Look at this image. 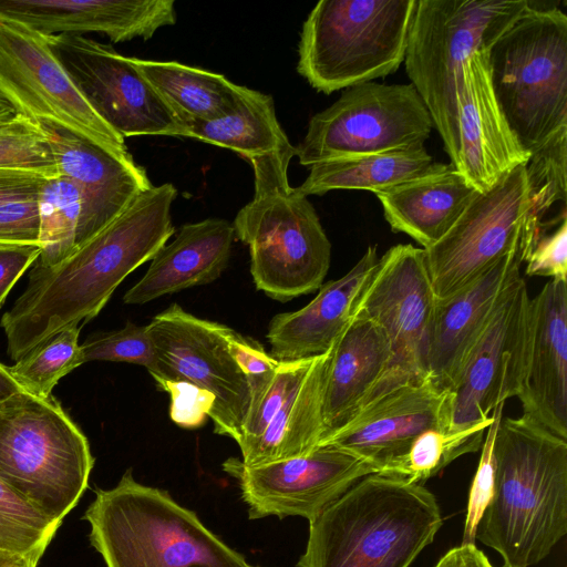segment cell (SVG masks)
Segmentation results:
<instances>
[{"instance_id":"obj_38","label":"cell","mask_w":567,"mask_h":567,"mask_svg":"<svg viewBox=\"0 0 567 567\" xmlns=\"http://www.w3.org/2000/svg\"><path fill=\"white\" fill-rule=\"evenodd\" d=\"M82 362L113 361L144 367L150 374L157 362L147 326L127 322L122 329L96 332L80 344Z\"/></svg>"},{"instance_id":"obj_17","label":"cell","mask_w":567,"mask_h":567,"mask_svg":"<svg viewBox=\"0 0 567 567\" xmlns=\"http://www.w3.org/2000/svg\"><path fill=\"white\" fill-rule=\"evenodd\" d=\"M530 297L523 277L505 291L468 353L451 391L449 431L491 419L493 410L523 388Z\"/></svg>"},{"instance_id":"obj_48","label":"cell","mask_w":567,"mask_h":567,"mask_svg":"<svg viewBox=\"0 0 567 567\" xmlns=\"http://www.w3.org/2000/svg\"><path fill=\"white\" fill-rule=\"evenodd\" d=\"M44 551L39 549L30 554H14L0 550V567H37Z\"/></svg>"},{"instance_id":"obj_8","label":"cell","mask_w":567,"mask_h":567,"mask_svg":"<svg viewBox=\"0 0 567 567\" xmlns=\"http://www.w3.org/2000/svg\"><path fill=\"white\" fill-rule=\"evenodd\" d=\"M487 59L495 97L529 154L567 130V16L560 9L529 2Z\"/></svg>"},{"instance_id":"obj_24","label":"cell","mask_w":567,"mask_h":567,"mask_svg":"<svg viewBox=\"0 0 567 567\" xmlns=\"http://www.w3.org/2000/svg\"><path fill=\"white\" fill-rule=\"evenodd\" d=\"M378 260L377 247L369 246L344 276L322 284L308 305L272 317L266 334L270 355L297 361L328 352L354 317Z\"/></svg>"},{"instance_id":"obj_1","label":"cell","mask_w":567,"mask_h":567,"mask_svg":"<svg viewBox=\"0 0 567 567\" xmlns=\"http://www.w3.org/2000/svg\"><path fill=\"white\" fill-rule=\"evenodd\" d=\"M175 186H151L60 262H34L24 291L1 318L7 352L18 361L59 331L96 317L120 284L175 233Z\"/></svg>"},{"instance_id":"obj_16","label":"cell","mask_w":567,"mask_h":567,"mask_svg":"<svg viewBox=\"0 0 567 567\" xmlns=\"http://www.w3.org/2000/svg\"><path fill=\"white\" fill-rule=\"evenodd\" d=\"M221 468L236 481L249 519L300 516L308 522L357 481L379 473L371 463L329 444L301 456L257 466L229 457Z\"/></svg>"},{"instance_id":"obj_36","label":"cell","mask_w":567,"mask_h":567,"mask_svg":"<svg viewBox=\"0 0 567 567\" xmlns=\"http://www.w3.org/2000/svg\"><path fill=\"white\" fill-rule=\"evenodd\" d=\"M0 169L60 176L42 124L19 114L0 117Z\"/></svg>"},{"instance_id":"obj_11","label":"cell","mask_w":567,"mask_h":567,"mask_svg":"<svg viewBox=\"0 0 567 567\" xmlns=\"http://www.w3.org/2000/svg\"><path fill=\"white\" fill-rule=\"evenodd\" d=\"M0 97L16 114L68 131L115 154L131 155L82 96L53 54L49 35L0 18Z\"/></svg>"},{"instance_id":"obj_31","label":"cell","mask_w":567,"mask_h":567,"mask_svg":"<svg viewBox=\"0 0 567 567\" xmlns=\"http://www.w3.org/2000/svg\"><path fill=\"white\" fill-rule=\"evenodd\" d=\"M183 136L228 148L247 161L295 148L277 120L272 96L243 85L231 112L185 124Z\"/></svg>"},{"instance_id":"obj_18","label":"cell","mask_w":567,"mask_h":567,"mask_svg":"<svg viewBox=\"0 0 567 567\" xmlns=\"http://www.w3.org/2000/svg\"><path fill=\"white\" fill-rule=\"evenodd\" d=\"M450 414L451 391L437 388L429 377L371 401L319 445L339 447L388 474L421 433L449 431Z\"/></svg>"},{"instance_id":"obj_9","label":"cell","mask_w":567,"mask_h":567,"mask_svg":"<svg viewBox=\"0 0 567 567\" xmlns=\"http://www.w3.org/2000/svg\"><path fill=\"white\" fill-rule=\"evenodd\" d=\"M416 0H321L303 22L298 73L331 94L394 73Z\"/></svg>"},{"instance_id":"obj_46","label":"cell","mask_w":567,"mask_h":567,"mask_svg":"<svg viewBox=\"0 0 567 567\" xmlns=\"http://www.w3.org/2000/svg\"><path fill=\"white\" fill-rule=\"evenodd\" d=\"M45 179L48 178L40 174L23 172L9 181L0 183V204L37 197Z\"/></svg>"},{"instance_id":"obj_3","label":"cell","mask_w":567,"mask_h":567,"mask_svg":"<svg viewBox=\"0 0 567 567\" xmlns=\"http://www.w3.org/2000/svg\"><path fill=\"white\" fill-rule=\"evenodd\" d=\"M442 524L422 484L369 474L309 522L296 567H410Z\"/></svg>"},{"instance_id":"obj_51","label":"cell","mask_w":567,"mask_h":567,"mask_svg":"<svg viewBox=\"0 0 567 567\" xmlns=\"http://www.w3.org/2000/svg\"><path fill=\"white\" fill-rule=\"evenodd\" d=\"M16 114L11 106L0 97V117L10 116Z\"/></svg>"},{"instance_id":"obj_7","label":"cell","mask_w":567,"mask_h":567,"mask_svg":"<svg viewBox=\"0 0 567 567\" xmlns=\"http://www.w3.org/2000/svg\"><path fill=\"white\" fill-rule=\"evenodd\" d=\"M94 466L90 444L53 396L21 391L0 402V481L62 524Z\"/></svg>"},{"instance_id":"obj_42","label":"cell","mask_w":567,"mask_h":567,"mask_svg":"<svg viewBox=\"0 0 567 567\" xmlns=\"http://www.w3.org/2000/svg\"><path fill=\"white\" fill-rule=\"evenodd\" d=\"M155 382L169 395V417L175 424L187 430L205 424L215 404L209 391L187 381L159 379Z\"/></svg>"},{"instance_id":"obj_26","label":"cell","mask_w":567,"mask_h":567,"mask_svg":"<svg viewBox=\"0 0 567 567\" xmlns=\"http://www.w3.org/2000/svg\"><path fill=\"white\" fill-rule=\"evenodd\" d=\"M390 361L391 347L384 331L355 313L330 350L320 443L369 402Z\"/></svg>"},{"instance_id":"obj_19","label":"cell","mask_w":567,"mask_h":567,"mask_svg":"<svg viewBox=\"0 0 567 567\" xmlns=\"http://www.w3.org/2000/svg\"><path fill=\"white\" fill-rule=\"evenodd\" d=\"M487 53H475L464 63L456 101L458 153L454 167L478 193L493 188L530 157L495 97Z\"/></svg>"},{"instance_id":"obj_10","label":"cell","mask_w":567,"mask_h":567,"mask_svg":"<svg viewBox=\"0 0 567 567\" xmlns=\"http://www.w3.org/2000/svg\"><path fill=\"white\" fill-rule=\"evenodd\" d=\"M433 123L414 86L374 81L346 89L308 123L296 146L303 166L363 154L424 146Z\"/></svg>"},{"instance_id":"obj_37","label":"cell","mask_w":567,"mask_h":567,"mask_svg":"<svg viewBox=\"0 0 567 567\" xmlns=\"http://www.w3.org/2000/svg\"><path fill=\"white\" fill-rule=\"evenodd\" d=\"M60 526L0 481V550L30 554L47 549Z\"/></svg>"},{"instance_id":"obj_22","label":"cell","mask_w":567,"mask_h":567,"mask_svg":"<svg viewBox=\"0 0 567 567\" xmlns=\"http://www.w3.org/2000/svg\"><path fill=\"white\" fill-rule=\"evenodd\" d=\"M524 259L513 251L449 299L436 300L429 341L427 371L433 383L452 390L474 344L507 288L520 277Z\"/></svg>"},{"instance_id":"obj_27","label":"cell","mask_w":567,"mask_h":567,"mask_svg":"<svg viewBox=\"0 0 567 567\" xmlns=\"http://www.w3.org/2000/svg\"><path fill=\"white\" fill-rule=\"evenodd\" d=\"M478 192L444 164L425 175L375 193L391 229L423 249L441 239Z\"/></svg>"},{"instance_id":"obj_4","label":"cell","mask_w":567,"mask_h":567,"mask_svg":"<svg viewBox=\"0 0 567 567\" xmlns=\"http://www.w3.org/2000/svg\"><path fill=\"white\" fill-rule=\"evenodd\" d=\"M94 494L82 519L106 567H266L250 564L168 491L137 482L132 468Z\"/></svg>"},{"instance_id":"obj_23","label":"cell","mask_w":567,"mask_h":567,"mask_svg":"<svg viewBox=\"0 0 567 567\" xmlns=\"http://www.w3.org/2000/svg\"><path fill=\"white\" fill-rule=\"evenodd\" d=\"M0 18L45 35L96 32L114 43L146 41L177 19L174 0H0Z\"/></svg>"},{"instance_id":"obj_44","label":"cell","mask_w":567,"mask_h":567,"mask_svg":"<svg viewBox=\"0 0 567 567\" xmlns=\"http://www.w3.org/2000/svg\"><path fill=\"white\" fill-rule=\"evenodd\" d=\"M37 199L38 196L0 204V244L39 246Z\"/></svg>"},{"instance_id":"obj_40","label":"cell","mask_w":567,"mask_h":567,"mask_svg":"<svg viewBox=\"0 0 567 567\" xmlns=\"http://www.w3.org/2000/svg\"><path fill=\"white\" fill-rule=\"evenodd\" d=\"M504 405L505 403L499 404L493 410V422L486 430V436L483 440L481 446V457L478 466L473 477L468 493V502L465 516L464 532L462 537V545L475 544L477 525L493 496V445L498 423L503 416Z\"/></svg>"},{"instance_id":"obj_45","label":"cell","mask_w":567,"mask_h":567,"mask_svg":"<svg viewBox=\"0 0 567 567\" xmlns=\"http://www.w3.org/2000/svg\"><path fill=\"white\" fill-rule=\"evenodd\" d=\"M39 256V246L0 244V309L14 284Z\"/></svg>"},{"instance_id":"obj_14","label":"cell","mask_w":567,"mask_h":567,"mask_svg":"<svg viewBox=\"0 0 567 567\" xmlns=\"http://www.w3.org/2000/svg\"><path fill=\"white\" fill-rule=\"evenodd\" d=\"M155 357L154 380L187 381L209 391L214 432L240 441L250 390L228 351L221 323L198 318L172 303L146 324Z\"/></svg>"},{"instance_id":"obj_2","label":"cell","mask_w":567,"mask_h":567,"mask_svg":"<svg viewBox=\"0 0 567 567\" xmlns=\"http://www.w3.org/2000/svg\"><path fill=\"white\" fill-rule=\"evenodd\" d=\"M493 460V496L475 539L504 567H533L567 533V440L526 415L502 416Z\"/></svg>"},{"instance_id":"obj_15","label":"cell","mask_w":567,"mask_h":567,"mask_svg":"<svg viewBox=\"0 0 567 567\" xmlns=\"http://www.w3.org/2000/svg\"><path fill=\"white\" fill-rule=\"evenodd\" d=\"M51 50L93 111L123 138L182 136L183 126L131 62L78 34L49 35Z\"/></svg>"},{"instance_id":"obj_35","label":"cell","mask_w":567,"mask_h":567,"mask_svg":"<svg viewBox=\"0 0 567 567\" xmlns=\"http://www.w3.org/2000/svg\"><path fill=\"white\" fill-rule=\"evenodd\" d=\"M80 329L72 326L59 331L8 367L23 391L47 399L63 377L83 364Z\"/></svg>"},{"instance_id":"obj_29","label":"cell","mask_w":567,"mask_h":567,"mask_svg":"<svg viewBox=\"0 0 567 567\" xmlns=\"http://www.w3.org/2000/svg\"><path fill=\"white\" fill-rule=\"evenodd\" d=\"M131 62L182 126L219 118L236 106L240 85L223 74L177 61L131 58Z\"/></svg>"},{"instance_id":"obj_43","label":"cell","mask_w":567,"mask_h":567,"mask_svg":"<svg viewBox=\"0 0 567 567\" xmlns=\"http://www.w3.org/2000/svg\"><path fill=\"white\" fill-rule=\"evenodd\" d=\"M526 265L527 276L549 277L567 281V218L564 217L549 235L544 234L530 251Z\"/></svg>"},{"instance_id":"obj_30","label":"cell","mask_w":567,"mask_h":567,"mask_svg":"<svg viewBox=\"0 0 567 567\" xmlns=\"http://www.w3.org/2000/svg\"><path fill=\"white\" fill-rule=\"evenodd\" d=\"M425 146L384 153L340 157L316 163L297 187L303 195H323L334 189H364L374 194L435 171Z\"/></svg>"},{"instance_id":"obj_34","label":"cell","mask_w":567,"mask_h":567,"mask_svg":"<svg viewBox=\"0 0 567 567\" xmlns=\"http://www.w3.org/2000/svg\"><path fill=\"white\" fill-rule=\"evenodd\" d=\"M492 422L493 415L461 431L427 430L413 441L406 454L384 475L422 484L461 455L478 451Z\"/></svg>"},{"instance_id":"obj_47","label":"cell","mask_w":567,"mask_h":567,"mask_svg":"<svg viewBox=\"0 0 567 567\" xmlns=\"http://www.w3.org/2000/svg\"><path fill=\"white\" fill-rule=\"evenodd\" d=\"M434 567H493L485 554L475 544L451 548Z\"/></svg>"},{"instance_id":"obj_21","label":"cell","mask_w":567,"mask_h":567,"mask_svg":"<svg viewBox=\"0 0 567 567\" xmlns=\"http://www.w3.org/2000/svg\"><path fill=\"white\" fill-rule=\"evenodd\" d=\"M518 399L523 415L567 440V281L549 280L530 297Z\"/></svg>"},{"instance_id":"obj_5","label":"cell","mask_w":567,"mask_h":567,"mask_svg":"<svg viewBox=\"0 0 567 567\" xmlns=\"http://www.w3.org/2000/svg\"><path fill=\"white\" fill-rule=\"evenodd\" d=\"M292 150L248 161L252 199L237 213L235 236L248 246L256 288L286 302L318 290L331 261V244L308 197L289 184Z\"/></svg>"},{"instance_id":"obj_6","label":"cell","mask_w":567,"mask_h":567,"mask_svg":"<svg viewBox=\"0 0 567 567\" xmlns=\"http://www.w3.org/2000/svg\"><path fill=\"white\" fill-rule=\"evenodd\" d=\"M528 4V0H416L405 70L453 166L463 65L473 54L488 52Z\"/></svg>"},{"instance_id":"obj_49","label":"cell","mask_w":567,"mask_h":567,"mask_svg":"<svg viewBox=\"0 0 567 567\" xmlns=\"http://www.w3.org/2000/svg\"><path fill=\"white\" fill-rule=\"evenodd\" d=\"M23 391L11 375L9 368L0 362V402Z\"/></svg>"},{"instance_id":"obj_13","label":"cell","mask_w":567,"mask_h":567,"mask_svg":"<svg viewBox=\"0 0 567 567\" xmlns=\"http://www.w3.org/2000/svg\"><path fill=\"white\" fill-rule=\"evenodd\" d=\"M528 210L526 165L477 193L449 231L424 249L436 300L451 298L507 254L520 252Z\"/></svg>"},{"instance_id":"obj_50","label":"cell","mask_w":567,"mask_h":567,"mask_svg":"<svg viewBox=\"0 0 567 567\" xmlns=\"http://www.w3.org/2000/svg\"><path fill=\"white\" fill-rule=\"evenodd\" d=\"M23 172L25 171L0 169V183L9 181Z\"/></svg>"},{"instance_id":"obj_33","label":"cell","mask_w":567,"mask_h":567,"mask_svg":"<svg viewBox=\"0 0 567 567\" xmlns=\"http://www.w3.org/2000/svg\"><path fill=\"white\" fill-rule=\"evenodd\" d=\"M40 256L35 262L53 266L76 246L81 215V195L64 176L48 178L38 194Z\"/></svg>"},{"instance_id":"obj_12","label":"cell","mask_w":567,"mask_h":567,"mask_svg":"<svg viewBox=\"0 0 567 567\" xmlns=\"http://www.w3.org/2000/svg\"><path fill=\"white\" fill-rule=\"evenodd\" d=\"M435 303L423 248L399 244L379 258L355 313L371 319L384 331L391 361L368 403L401 385L429 378Z\"/></svg>"},{"instance_id":"obj_41","label":"cell","mask_w":567,"mask_h":567,"mask_svg":"<svg viewBox=\"0 0 567 567\" xmlns=\"http://www.w3.org/2000/svg\"><path fill=\"white\" fill-rule=\"evenodd\" d=\"M221 333L229 353L248 382L251 402L268 385L280 361L274 359L256 340L225 324H221Z\"/></svg>"},{"instance_id":"obj_25","label":"cell","mask_w":567,"mask_h":567,"mask_svg":"<svg viewBox=\"0 0 567 567\" xmlns=\"http://www.w3.org/2000/svg\"><path fill=\"white\" fill-rule=\"evenodd\" d=\"M235 237L233 224L223 218L183 225L173 241L151 259L145 275L125 292L124 303L141 306L213 282L228 265Z\"/></svg>"},{"instance_id":"obj_32","label":"cell","mask_w":567,"mask_h":567,"mask_svg":"<svg viewBox=\"0 0 567 567\" xmlns=\"http://www.w3.org/2000/svg\"><path fill=\"white\" fill-rule=\"evenodd\" d=\"M529 186L527 214L520 250L527 260L545 234L544 218L556 204L566 205L567 195V130L556 134L530 154L526 164Z\"/></svg>"},{"instance_id":"obj_20","label":"cell","mask_w":567,"mask_h":567,"mask_svg":"<svg viewBox=\"0 0 567 567\" xmlns=\"http://www.w3.org/2000/svg\"><path fill=\"white\" fill-rule=\"evenodd\" d=\"M59 169L80 190L76 246L87 240L152 184L132 155L115 154L68 131L42 124Z\"/></svg>"},{"instance_id":"obj_28","label":"cell","mask_w":567,"mask_h":567,"mask_svg":"<svg viewBox=\"0 0 567 567\" xmlns=\"http://www.w3.org/2000/svg\"><path fill=\"white\" fill-rule=\"evenodd\" d=\"M330 350L313 358L300 385L287 398L262 434L240 450L246 466L301 456L319 445L323 434Z\"/></svg>"},{"instance_id":"obj_39","label":"cell","mask_w":567,"mask_h":567,"mask_svg":"<svg viewBox=\"0 0 567 567\" xmlns=\"http://www.w3.org/2000/svg\"><path fill=\"white\" fill-rule=\"evenodd\" d=\"M313 358L280 361L268 385L250 402L241 437L237 443L240 450L262 434L287 398L300 385Z\"/></svg>"}]
</instances>
